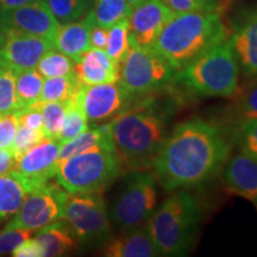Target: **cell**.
<instances>
[{
  "instance_id": "obj_39",
  "label": "cell",
  "mask_w": 257,
  "mask_h": 257,
  "mask_svg": "<svg viewBox=\"0 0 257 257\" xmlns=\"http://www.w3.org/2000/svg\"><path fill=\"white\" fill-rule=\"evenodd\" d=\"M15 113L18 117L19 125H23V126L32 128V130H42V127H43V117H42L40 101L35 102L34 105L23 111L15 112Z\"/></svg>"
},
{
  "instance_id": "obj_29",
  "label": "cell",
  "mask_w": 257,
  "mask_h": 257,
  "mask_svg": "<svg viewBox=\"0 0 257 257\" xmlns=\"http://www.w3.org/2000/svg\"><path fill=\"white\" fill-rule=\"evenodd\" d=\"M130 24L128 19L114 24L108 29V38L105 51L115 63L120 64L130 49Z\"/></svg>"
},
{
  "instance_id": "obj_34",
  "label": "cell",
  "mask_w": 257,
  "mask_h": 257,
  "mask_svg": "<svg viewBox=\"0 0 257 257\" xmlns=\"http://www.w3.org/2000/svg\"><path fill=\"white\" fill-rule=\"evenodd\" d=\"M18 111L16 95V72L0 67V115Z\"/></svg>"
},
{
  "instance_id": "obj_7",
  "label": "cell",
  "mask_w": 257,
  "mask_h": 257,
  "mask_svg": "<svg viewBox=\"0 0 257 257\" xmlns=\"http://www.w3.org/2000/svg\"><path fill=\"white\" fill-rule=\"evenodd\" d=\"M157 180L146 169L130 170L124 176L111 207V218L120 231L143 226L157 206Z\"/></svg>"
},
{
  "instance_id": "obj_20",
  "label": "cell",
  "mask_w": 257,
  "mask_h": 257,
  "mask_svg": "<svg viewBox=\"0 0 257 257\" xmlns=\"http://www.w3.org/2000/svg\"><path fill=\"white\" fill-rule=\"evenodd\" d=\"M94 25L95 22L91 10L80 22L60 24L53 41L54 48L75 61L91 48L89 35Z\"/></svg>"
},
{
  "instance_id": "obj_15",
  "label": "cell",
  "mask_w": 257,
  "mask_h": 257,
  "mask_svg": "<svg viewBox=\"0 0 257 257\" xmlns=\"http://www.w3.org/2000/svg\"><path fill=\"white\" fill-rule=\"evenodd\" d=\"M174 15L162 0H144L135 6L128 17L131 38L138 46L153 48Z\"/></svg>"
},
{
  "instance_id": "obj_19",
  "label": "cell",
  "mask_w": 257,
  "mask_h": 257,
  "mask_svg": "<svg viewBox=\"0 0 257 257\" xmlns=\"http://www.w3.org/2000/svg\"><path fill=\"white\" fill-rule=\"evenodd\" d=\"M120 236L104 243L102 255L107 257H154L159 256L147 224L121 231Z\"/></svg>"
},
{
  "instance_id": "obj_16",
  "label": "cell",
  "mask_w": 257,
  "mask_h": 257,
  "mask_svg": "<svg viewBox=\"0 0 257 257\" xmlns=\"http://www.w3.org/2000/svg\"><path fill=\"white\" fill-rule=\"evenodd\" d=\"M230 41L240 68L257 79V5L244 9L238 15Z\"/></svg>"
},
{
  "instance_id": "obj_24",
  "label": "cell",
  "mask_w": 257,
  "mask_h": 257,
  "mask_svg": "<svg viewBox=\"0 0 257 257\" xmlns=\"http://www.w3.org/2000/svg\"><path fill=\"white\" fill-rule=\"evenodd\" d=\"M43 81L44 78L36 68L16 72V95L18 111H23L40 100Z\"/></svg>"
},
{
  "instance_id": "obj_5",
  "label": "cell",
  "mask_w": 257,
  "mask_h": 257,
  "mask_svg": "<svg viewBox=\"0 0 257 257\" xmlns=\"http://www.w3.org/2000/svg\"><path fill=\"white\" fill-rule=\"evenodd\" d=\"M175 81L199 96H233L239 89V64L230 37L178 70Z\"/></svg>"
},
{
  "instance_id": "obj_8",
  "label": "cell",
  "mask_w": 257,
  "mask_h": 257,
  "mask_svg": "<svg viewBox=\"0 0 257 257\" xmlns=\"http://www.w3.org/2000/svg\"><path fill=\"white\" fill-rule=\"evenodd\" d=\"M175 72L155 49L138 46L131 38L130 49L119 64L118 82L133 96L144 95L168 85Z\"/></svg>"
},
{
  "instance_id": "obj_26",
  "label": "cell",
  "mask_w": 257,
  "mask_h": 257,
  "mask_svg": "<svg viewBox=\"0 0 257 257\" xmlns=\"http://www.w3.org/2000/svg\"><path fill=\"white\" fill-rule=\"evenodd\" d=\"M79 87V81L75 74H69L56 78H48L43 81L38 101L66 102L72 98Z\"/></svg>"
},
{
  "instance_id": "obj_21",
  "label": "cell",
  "mask_w": 257,
  "mask_h": 257,
  "mask_svg": "<svg viewBox=\"0 0 257 257\" xmlns=\"http://www.w3.org/2000/svg\"><path fill=\"white\" fill-rule=\"evenodd\" d=\"M95 148H105V149L114 150L110 121L100 125V126L87 128V130L72 138V140L61 143L57 165H60L62 161L69 159V157L85 153L87 150L95 149Z\"/></svg>"
},
{
  "instance_id": "obj_37",
  "label": "cell",
  "mask_w": 257,
  "mask_h": 257,
  "mask_svg": "<svg viewBox=\"0 0 257 257\" xmlns=\"http://www.w3.org/2000/svg\"><path fill=\"white\" fill-rule=\"evenodd\" d=\"M32 231L25 229H9L5 227L0 232V256L12 252L23 240L31 237Z\"/></svg>"
},
{
  "instance_id": "obj_23",
  "label": "cell",
  "mask_w": 257,
  "mask_h": 257,
  "mask_svg": "<svg viewBox=\"0 0 257 257\" xmlns=\"http://www.w3.org/2000/svg\"><path fill=\"white\" fill-rule=\"evenodd\" d=\"M31 191L27 180L16 169L0 175V220L15 216Z\"/></svg>"
},
{
  "instance_id": "obj_35",
  "label": "cell",
  "mask_w": 257,
  "mask_h": 257,
  "mask_svg": "<svg viewBox=\"0 0 257 257\" xmlns=\"http://www.w3.org/2000/svg\"><path fill=\"white\" fill-rule=\"evenodd\" d=\"M43 138V130H32V128L25 127L23 125L18 124L17 134H16L14 147H12L16 160L21 159L29 149H31L32 147L40 143Z\"/></svg>"
},
{
  "instance_id": "obj_30",
  "label": "cell",
  "mask_w": 257,
  "mask_h": 257,
  "mask_svg": "<svg viewBox=\"0 0 257 257\" xmlns=\"http://www.w3.org/2000/svg\"><path fill=\"white\" fill-rule=\"evenodd\" d=\"M51 14L60 24L81 19L89 11L91 0H46Z\"/></svg>"
},
{
  "instance_id": "obj_40",
  "label": "cell",
  "mask_w": 257,
  "mask_h": 257,
  "mask_svg": "<svg viewBox=\"0 0 257 257\" xmlns=\"http://www.w3.org/2000/svg\"><path fill=\"white\" fill-rule=\"evenodd\" d=\"M11 253L15 257H42L43 256V249L35 237L34 238L29 237L18 246H16Z\"/></svg>"
},
{
  "instance_id": "obj_10",
  "label": "cell",
  "mask_w": 257,
  "mask_h": 257,
  "mask_svg": "<svg viewBox=\"0 0 257 257\" xmlns=\"http://www.w3.org/2000/svg\"><path fill=\"white\" fill-rule=\"evenodd\" d=\"M68 192L57 184L38 186L25 197L15 217L5 227L25 229L32 232L62 218L63 202Z\"/></svg>"
},
{
  "instance_id": "obj_11",
  "label": "cell",
  "mask_w": 257,
  "mask_h": 257,
  "mask_svg": "<svg viewBox=\"0 0 257 257\" xmlns=\"http://www.w3.org/2000/svg\"><path fill=\"white\" fill-rule=\"evenodd\" d=\"M54 48L53 42L16 30L0 22V67L21 72L36 68L38 61L48 50Z\"/></svg>"
},
{
  "instance_id": "obj_12",
  "label": "cell",
  "mask_w": 257,
  "mask_h": 257,
  "mask_svg": "<svg viewBox=\"0 0 257 257\" xmlns=\"http://www.w3.org/2000/svg\"><path fill=\"white\" fill-rule=\"evenodd\" d=\"M75 96L86 119L91 123L112 120L134 98L118 81L98 85L79 83Z\"/></svg>"
},
{
  "instance_id": "obj_38",
  "label": "cell",
  "mask_w": 257,
  "mask_h": 257,
  "mask_svg": "<svg viewBox=\"0 0 257 257\" xmlns=\"http://www.w3.org/2000/svg\"><path fill=\"white\" fill-rule=\"evenodd\" d=\"M18 128V117L16 113L4 114L0 118V148L12 149Z\"/></svg>"
},
{
  "instance_id": "obj_33",
  "label": "cell",
  "mask_w": 257,
  "mask_h": 257,
  "mask_svg": "<svg viewBox=\"0 0 257 257\" xmlns=\"http://www.w3.org/2000/svg\"><path fill=\"white\" fill-rule=\"evenodd\" d=\"M232 135L240 152L257 161V119L237 120Z\"/></svg>"
},
{
  "instance_id": "obj_28",
  "label": "cell",
  "mask_w": 257,
  "mask_h": 257,
  "mask_svg": "<svg viewBox=\"0 0 257 257\" xmlns=\"http://www.w3.org/2000/svg\"><path fill=\"white\" fill-rule=\"evenodd\" d=\"M36 69L46 79L69 75L74 73V60L51 48L38 61Z\"/></svg>"
},
{
  "instance_id": "obj_13",
  "label": "cell",
  "mask_w": 257,
  "mask_h": 257,
  "mask_svg": "<svg viewBox=\"0 0 257 257\" xmlns=\"http://www.w3.org/2000/svg\"><path fill=\"white\" fill-rule=\"evenodd\" d=\"M0 22L24 34L47 38L51 42L60 25L46 0H36L21 8L0 11Z\"/></svg>"
},
{
  "instance_id": "obj_1",
  "label": "cell",
  "mask_w": 257,
  "mask_h": 257,
  "mask_svg": "<svg viewBox=\"0 0 257 257\" xmlns=\"http://www.w3.org/2000/svg\"><path fill=\"white\" fill-rule=\"evenodd\" d=\"M230 153L231 141L218 125L189 119L168 134L153 162V174L167 191L195 187L214 178Z\"/></svg>"
},
{
  "instance_id": "obj_36",
  "label": "cell",
  "mask_w": 257,
  "mask_h": 257,
  "mask_svg": "<svg viewBox=\"0 0 257 257\" xmlns=\"http://www.w3.org/2000/svg\"><path fill=\"white\" fill-rule=\"evenodd\" d=\"M174 14L192 11H221L219 0H162Z\"/></svg>"
},
{
  "instance_id": "obj_2",
  "label": "cell",
  "mask_w": 257,
  "mask_h": 257,
  "mask_svg": "<svg viewBox=\"0 0 257 257\" xmlns=\"http://www.w3.org/2000/svg\"><path fill=\"white\" fill-rule=\"evenodd\" d=\"M168 110L154 100L125 108L110 121L117 155L128 170L152 168L168 136Z\"/></svg>"
},
{
  "instance_id": "obj_25",
  "label": "cell",
  "mask_w": 257,
  "mask_h": 257,
  "mask_svg": "<svg viewBox=\"0 0 257 257\" xmlns=\"http://www.w3.org/2000/svg\"><path fill=\"white\" fill-rule=\"evenodd\" d=\"M91 11L95 25L110 29L124 19H128L133 6L125 0H94Z\"/></svg>"
},
{
  "instance_id": "obj_41",
  "label": "cell",
  "mask_w": 257,
  "mask_h": 257,
  "mask_svg": "<svg viewBox=\"0 0 257 257\" xmlns=\"http://www.w3.org/2000/svg\"><path fill=\"white\" fill-rule=\"evenodd\" d=\"M108 38V29L101 28L99 25H94L89 35V42H91V48L96 49H105L107 44Z\"/></svg>"
},
{
  "instance_id": "obj_18",
  "label": "cell",
  "mask_w": 257,
  "mask_h": 257,
  "mask_svg": "<svg viewBox=\"0 0 257 257\" xmlns=\"http://www.w3.org/2000/svg\"><path fill=\"white\" fill-rule=\"evenodd\" d=\"M74 74L81 85L115 82L119 80V64L108 56L105 49L89 48L74 61Z\"/></svg>"
},
{
  "instance_id": "obj_31",
  "label": "cell",
  "mask_w": 257,
  "mask_h": 257,
  "mask_svg": "<svg viewBox=\"0 0 257 257\" xmlns=\"http://www.w3.org/2000/svg\"><path fill=\"white\" fill-rule=\"evenodd\" d=\"M42 117H43L44 138L57 140L63 126L64 115H66V105L64 102L56 101H40Z\"/></svg>"
},
{
  "instance_id": "obj_3",
  "label": "cell",
  "mask_w": 257,
  "mask_h": 257,
  "mask_svg": "<svg viewBox=\"0 0 257 257\" xmlns=\"http://www.w3.org/2000/svg\"><path fill=\"white\" fill-rule=\"evenodd\" d=\"M229 37L221 11L184 12L173 16L153 49L178 72Z\"/></svg>"
},
{
  "instance_id": "obj_17",
  "label": "cell",
  "mask_w": 257,
  "mask_h": 257,
  "mask_svg": "<svg viewBox=\"0 0 257 257\" xmlns=\"http://www.w3.org/2000/svg\"><path fill=\"white\" fill-rule=\"evenodd\" d=\"M227 192L252 202L257 210V161L245 153L233 155L224 166Z\"/></svg>"
},
{
  "instance_id": "obj_4",
  "label": "cell",
  "mask_w": 257,
  "mask_h": 257,
  "mask_svg": "<svg viewBox=\"0 0 257 257\" xmlns=\"http://www.w3.org/2000/svg\"><path fill=\"white\" fill-rule=\"evenodd\" d=\"M201 221L198 199L176 189L154 211L147 227L159 256H182L191 250Z\"/></svg>"
},
{
  "instance_id": "obj_44",
  "label": "cell",
  "mask_w": 257,
  "mask_h": 257,
  "mask_svg": "<svg viewBox=\"0 0 257 257\" xmlns=\"http://www.w3.org/2000/svg\"><path fill=\"white\" fill-rule=\"evenodd\" d=\"M125 2H126L128 5H131V6H133V9H134L135 6L140 5L141 3H143V2H144V0H125Z\"/></svg>"
},
{
  "instance_id": "obj_42",
  "label": "cell",
  "mask_w": 257,
  "mask_h": 257,
  "mask_svg": "<svg viewBox=\"0 0 257 257\" xmlns=\"http://www.w3.org/2000/svg\"><path fill=\"white\" fill-rule=\"evenodd\" d=\"M16 165H17V160H16L14 150L0 148V175L14 170Z\"/></svg>"
},
{
  "instance_id": "obj_22",
  "label": "cell",
  "mask_w": 257,
  "mask_h": 257,
  "mask_svg": "<svg viewBox=\"0 0 257 257\" xmlns=\"http://www.w3.org/2000/svg\"><path fill=\"white\" fill-rule=\"evenodd\" d=\"M35 238L43 249V256H63L76 248L75 234L62 218L37 230Z\"/></svg>"
},
{
  "instance_id": "obj_32",
  "label": "cell",
  "mask_w": 257,
  "mask_h": 257,
  "mask_svg": "<svg viewBox=\"0 0 257 257\" xmlns=\"http://www.w3.org/2000/svg\"><path fill=\"white\" fill-rule=\"evenodd\" d=\"M234 96L232 110L239 119H257V79L238 89Z\"/></svg>"
},
{
  "instance_id": "obj_27",
  "label": "cell",
  "mask_w": 257,
  "mask_h": 257,
  "mask_svg": "<svg viewBox=\"0 0 257 257\" xmlns=\"http://www.w3.org/2000/svg\"><path fill=\"white\" fill-rule=\"evenodd\" d=\"M75 93H74L72 98L64 102V105H66V115H64L63 126L61 128V133L56 140L60 144L68 140H72V138L76 137L88 128V120L86 119L85 114H83L78 101H76Z\"/></svg>"
},
{
  "instance_id": "obj_14",
  "label": "cell",
  "mask_w": 257,
  "mask_h": 257,
  "mask_svg": "<svg viewBox=\"0 0 257 257\" xmlns=\"http://www.w3.org/2000/svg\"><path fill=\"white\" fill-rule=\"evenodd\" d=\"M60 143L43 138L17 160L16 170L27 180L31 189L42 186L55 178L59 161Z\"/></svg>"
},
{
  "instance_id": "obj_9",
  "label": "cell",
  "mask_w": 257,
  "mask_h": 257,
  "mask_svg": "<svg viewBox=\"0 0 257 257\" xmlns=\"http://www.w3.org/2000/svg\"><path fill=\"white\" fill-rule=\"evenodd\" d=\"M62 219L83 244L106 243L112 236V224L100 193H68L63 202Z\"/></svg>"
},
{
  "instance_id": "obj_6",
  "label": "cell",
  "mask_w": 257,
  "mask_h": 257,
  "mask_svg": "<svg viewBox=\"0 0 257 257\" xmlns=\"http://www.w3.org/2000/svg\"><path fill=\"white\" fill-rule=\"evenodd\" d=\"M124 172L114 150L95 148L62 161L57 167L56 184L70 194L101 193Z\"/></svg>"
},
{
  "instance_id": "obj_43",
  "label": "cell",
  "mask_w": 257,
  "mask_h": 257,
  "mask_svg": "<svg viewBox=\"0 0 257 257\" xmlns=\"http://www.w3.org/2000/svg\"><path fill=\"white\" fill-rule=\"evenodd\" d=\"M34 2H36V0H0V11L17 9Z\"/></svg>"
}]
</instances>
